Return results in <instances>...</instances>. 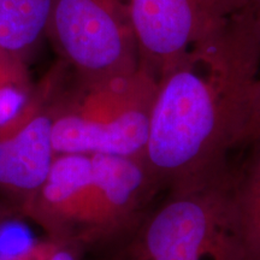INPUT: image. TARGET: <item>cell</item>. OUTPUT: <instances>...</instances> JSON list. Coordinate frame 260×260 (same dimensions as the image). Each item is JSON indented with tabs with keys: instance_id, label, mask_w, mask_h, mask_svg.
<instances>
[{
	"instance_id": "1",
	"label": "cell",
	"mask_w": 260,
	"mask_h": 260,
	"mask_svg": "<svg viewBox=\"0 0 260 260\" xmlns=\"http://www.w3.org/2000/svg\"><path fill=\"white\" fill-rule=\"evenodd\" d=\"M260 41L240 16L188 51L158 81L142 162L171 189L225 172L260 100Z\"/></svg>"
},
{
	"instance_id": "2",
	"label": "cell",
	"mask_w": 260,
	"mask_h": 260,
	"mask_svg": "<svg viewBox=\"0 0 260 260\" xmlns=\"http://www.w3.org/2000/svg\"><path fill=\"white\" fill-rule=\"evenodd\" d=\"M158 81L135 73L76 87L52 102L56 154L102 153L142 160Z\"/></svg>"
},
{
	"instance_id": "3",
	"label": "cell",
	"mask_w": 260,
	"mask_h": 260,
	"mask_svg": "<svg viewBox=\"0 0 260 260\" xmlns=\"http://www.w3.org/2000/svg\"><path fill=\"white\" fill-rule=\"evenodd\" d=\"M47 34L77 81L123 76L140 68L121 0H54Z\"/></svg>"
},
{
	"instance_id": "4",
	"label": "cell",
	"mask_w": 260,
	"mask_h": 260,
	"mask_svg": "<svg viewBox=\"0 0 260 260\" xmlns=\"http://www.w3.org/2000/svg\"><path fill=\"white\" fill-rule=\"evenodd\" d=\"M142 260H229L225 172L200 186L172 190L140 237Z\"/></svg>"
},
{
	"instance_id": "5",
	"label": "cell",
	"mask_w": 260,
	"mask_h": 260,
	"mask_svg": "<svg viewBox=\"0 0 260 260\" xmlns=\"http://www.w3.org/2000/svg\"><path fill=\"white\" fill-rule=\"evenodd\" d=\"M140 67L159 79L198 44L239 17L249 0H121Z\"/></svg>"
},
{
	"instance_id": "6",
	"label": "cell",
	"mask_w": 260,
	"mask_h": 260,
	"mask_svg": "<svg viewBox=\"0 0 260 260\" xmlns=\"http://www.w3.org/2000/svg\"><path fill=\"white\" fill-rule=\"evenodd\" d=\"M60 71V65L51 70L23 109L0 126V188L28 200L46 181L56 157L52 102Z\"/></svg>"
},
{
	"instance_id": "7",
	"label": "cell",
	"mask_w": 260,
	"mask_h": 260,
	"mask_svg": "<svg viewBox=\"0 0 260 260\" xmlns=\"http://www.w3.org/2000/svg\"><path fill=\"white\" fill-rule=\"evenodd\" d=\"M92 162V183L76 228L105 234L128 220L154 181L138 158L93 153Z\"/></svg>"
},
{
	"instance_id": "8",
	"label": "cell",
	"mask_w": 260,
	"mask_h": 260,
	"mask_svg": "<svg viewBox=\"0 0 260 260\" xmlns=\"http://www.w3.org/2000/svg\"><path fill=\"white\" fill-rule=\"evenodd\" d=\"M237 148L245 157L225 170L229 260H260V102L251 130Z\"/></svg>"
},
{
	"instance_id": "9",
	"label": "cell",
	"mask_w": 260,
	"mask_h": 260,
	"mask_svg": "<svg viewBox=\"0 0 260 260\" xmlns=\"http://www.w3.org/2000/svg\"><path fill=\"white\" fill-rule=\"evenodd\" d=\"M92 177V154H56L46 181L28 200L30 211L57 232L74 229Z\"/></svg>"
},
{
	"instance_id": "10",
	"label": "cell",
	"mask_w": 260,
	"mask_h": 260,
	"mask_svg": "<svg viewBox=\"0 0 260 260\" xmlns=\"http://www.w3.org/2000/svg\"><path fill=\"white\" fill-rule=\"evenodd\" d=\"M54 0H0V50L25 59L47 34Z\"/></svg>"
},
{
	"instance_id": "11",
	"label": "cell",
	"mask_w": 260,
	"mask_h": 260,
	"mask_svg": "<svg viewBox=\"0 0 260 260\" xmlns=\"http://www.w3.org/2000/svg\"><path fill=\"white\" fill-rule=\"evenodd\" d=\"M32 92L25 59L0 50V126L23 109Z\"/></svg>"
},
{
	"instance_id": "12",
	"label": "cell",
	"mask_w": 260,
	"mask_h": 260,
	"mask_svg": "<svg viewBox=\"0 0 260 260\" xmlns=\"http://www.w3.org/2000/svg\"><path fill=\"white\" fill-rule=\"evenodd\" d=\"M35 248V237L24 223H0V260H18Z\"/></svg>"
},
{
	"instance_id": "13",
	"label": "cell",
	"mask_w": 260,
	"mask_h": 260,
	"mask_svg": "<svg viewBox=\"0 0 260 260\" xmlns=\"http://www.w3.org/2000/svg\"><path fill=\"white\" fill-rule=\"evenodd\" d=\"M240 17L260 41V0H249L248 6Z\"/></svg>"
},
{
	"instance_id": "14",
	"label": "cell",
	"mask_w": 260,
	"mask_h": 260,
	"mask_svg": "<svg viewBox=\"0 0 260 260\" xmlns=\"http://www.w3.org/2000/svg\"><path fill=\"white\" fill-rule=\"evenodd\" d=\"M48 260H75L73 254L70 252L61 249V251H54L53 254Z\"/></svg>"
}]
</instances>
